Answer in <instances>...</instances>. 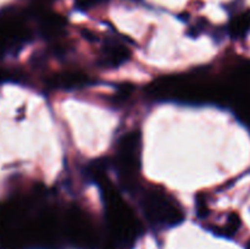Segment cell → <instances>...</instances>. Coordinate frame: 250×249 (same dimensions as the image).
Wrapping results in <instances>:
<instances>
[{
  "instance_id": "1",
  "label": "cell",
  "mask_w": 250,
  "mask_h": 249,
  "mask_svg": "<svg viewBox=\"0 0 250 249\" xmlns=\"http://www.w3.org/2000/svg\"><path fill=\"white\" fill-rule=\"evenodd\" d=\"M249 249H250V243H249Z\"/></svg>"
}]
</instances>
